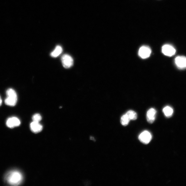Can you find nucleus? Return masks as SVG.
I'll list each match as a JSON object with an SVG mask.
<instances>
[{
    "label": "nucleus",
    "mask_w": 186,
    "mask_h": 186,
    "mask_svg": "<svg viewBox=\"0 0 186 186\" xmlns=\"http://www.w3.org/2000/svg\"><path fill=\"white\" fill-rule=\"evenodd\" d=\"M6 180L7 183L11 185L16 186L20 184L23 180V176L18 171H11L7 174Z\"/></svg>",
    "instance_id": "1"
},
{
    "label": "nucleus",
    "mask_w": 186,
    "mask_h": 186,
    "mask_svg": "<svg viewBox=\"0 0 186 186\" xmlns=\"http://www.w3.org/2000/svg\"><path fill=\"white\" fill-rule=\"evenodd\" d=\"M61 60L62 64L64 68H69L73 65V59L68 54H64L61 57Z\"/></svg>",
    "instance_id": "2"
},
{
    "label": "nucleus",
    "mask_w": 186,
    "mask_h": 186,
    "mask_svg": "<svg viewBox=\"0 0 186 186\" xmlns=\"http://www.w3.org/2000/svg\"><path fill=\"white\" fill-rule=\"evenodd\" d=\"M152 136L149 132L145 131L141 133L139 136V140L141 142L147 145L150 143L152 140Z\"/></svg>",
    "instance_id": "3"
},
{
    "label": "nucleus",
    "mask_w": 186,
    "mask_h": 186,
    "mask_svg": "<svg viewBox=\"0 0 186 186\" xmlns=\"http://www.w3.org/2000/svg\"><path fill=\"white\" fill-rule=\"evenodd\" d=\"M162 51L164 54L169 57L174 55L176 53L175 48L169 44H166L163 46L162 48Z\"/></svg>",
    "instance_id": "4"
},
{
    "label": "nucleus",
    "mask_w": 186,
    "mask_h": 186,
    "mask_svg": "<svg viewBox=\"0 0 186 186\" xmlns=\"http://www.w3.org/2000/svg\"><path fill=\"white\" fill-rule=\"evenodd\" d=\"M151 50L149 47L144 46L141 47L139 51V55L142 59L147 58L150 57Z\"/></svg>",
    "instance_id": "5"
},
{
    "label": "nucleus",
    "mask_w": 186,
    "mask_h": 186,
    "mask_svg": "<svg viewBox=\"0 0 186 186\" xmlns=\"http://www.w3.org/2000/svg\"><path fill=\"white\" fill-rule=\"evenodd\" d=\"M175 63L178 68H186V57L183 56H178L175 59Z\"/></svg>",
    "instance_id": "6"
},
{
    "label": "nucleus",
    "mask_w": 186,
    "mask_h": 186,
    "mask_svg": "<svg viewBox=\"0 0 186 186\" xmlns=\"http://www.w3.org/2000/svg\"><path fill=\"white\" fill-rule=\"evenodd\" d=\"M21 124V121L18 118L13 117L9 118L6 121V125L11 128L19 126Z\"/></svg>",
    "instance_id": "7"
},
{
    "label": "nucleus",
    "mask_w": 186,
    "mask_h": 186,
    "mask_svg": "<svg viewBox=\"0 0 186 186\" xmlns=\"http://www.w3.org/2000/svg\"><path fill=\"white\" fill-rule=\"evenodd\" d=\"M156 114H157V111L154 108H151L148 111L147 114V119L149 123H152L154 122Z\"/></svg>",
    "instance_id": "8"
},
{
    "label": "nucleus",
    "mask_w": 186,
    "mask_h": 186,
    "mask_svg": "<svg viewBox=\"0 0 186 186\" xmlns=\"http://www.w3.org/2000/svg\"><path fill=\"white\" fill-rule=\"evenodd\" d=\"M31 130L34 133H39L43 130V127L39 122L33 121L30 125Z\"/></svg>",
    "instance_id": "9"
},
{
    "label": "nucleus",
    "mask_w": 186,
    "mask_h": 186,
    "mask_svg": "<svg viewBox=\"0 0 186 186\" xmlns=\"http://www.w3.org/2000/svg\"><path fill=\"white\" fill-rule=\"evenodd\" d=\"M63 52V49L60 46L56 47L54 50L52 51L51 54V55L53 57L56 58L59 56Z\"/></svg>",
    "instance_id": "10"
},
{
    "label": "nucleus",
    "mask_w": 186,
    "mask_h": 186,
    "mask_svg": "<svg viewBox=\"0 0 186 186\" xmlns=\"http://www.w3.org/2000/svg\"><path fill=\"white\" fill-rule=\"evenodd\" d=\"M17 100V98L7 96L5 102V103L7 105L10 106H14L16 105Z\"/></svg>",
    "instance_id": "11"
},
{
    "label": "nucleus",
    "mask_w": 186,
    "mask_h": 186,
    "mask_svg": "<svg viewBox=\"0 0 186 186\" xmlns=\"http://www.w3.org/2000/svg\"><path fill=\"white\" fill-rule=\"evenodd\" d=\"M163 111L165 116L167 117H170L173 113V109L169 106H165L163 109Z\"/></svg>",
    "instance_id": "12"
},
{
    "label": "nucleus",
    "mask_w": 186,
    "mask_h": 186,
    "mask_svg": "<svg viewBox=\"0 0 186 186\" xmlns=\"http://www.w3.org/2000/svg\"><path fill=\"white\" fill-rule=\"evenodd\" d=\"M128 116L130 120H135L137 119L138 117L137 114L135 111L133 110H129L126 113Z\"/></svg>",
    "instance_id": "13"
},
{
    "label": "nucleus",
    "mask_w": 186,
    "mask_h": 186,
    "mask_svg": "<svg viewBox=\"0 0 186 186\" xmlns=\"http://www.w3.org/2000/svg\"><path fill=\"white\" fill-rule=\"evenodd\" d=\"M130 121L129 118L126 114L122 116L121 118V125L124 126H127Z\"/></svg>",
    "instance_id": "14"
},
{
    "label": "nucleus",
    "mask_w": 186,
    "mask_h": 186,
    "mask_svg": "<svg viewBox=\"0 0 186 186\" xmlns=\"http://www.w3.org/2000/svg\"><path fill=\"white\" fill-rule=\"evenodd\" d=\"M6 94L8 97L17 98V93L13 89H9L6 91Z\"/></svg>",
    "instance_id": "15"
},
{
    "label": "nucleus",
    "mask_w": 186,
    "mask_h": 186,
    "mask_svg": "<svg viewBox=\"0 0 186 186\" xmlns=\"http://www.w3.org/2000/svg\"><path fill=\"white\" fill-rule=\"evenodd\" d=\"M32 119H33L34 121L39 122V121H40L41 120L42 117L40 114H36L33 116Z\"/></svg>",
    "instance_id": "16"
},
{
    "label": "nucleus",
    "mask_w": 186,
    "mask_h": 186,
    "mask_svg": "<svg viewBox=\"0 0 186 186\" xmlns=\"http://www.w3.org/2000/svg\"><path fill=\"white\" fill-rule=\"evenodd\" d=\"M2 101L1 98V96H0V106H1L2 105Z\"/></svg>",
    "instance_id": "17"
},
{
    "label": "nucleus",
    "mask_w": 186,
    "mask_h": 186,
    "mask_svg": "<svg viewBox=\"0 0 186 186\" xmlns=\"http://www.w3.org/2000/svg\"><path fill=\"white\" fill-rule=\"evenodd\" d=\"M90 139H91V140H94V139H95L94 138H93V137H91Z\"/></svg>",
    "instance_id": "18"
}]
</instances>
